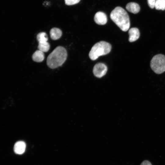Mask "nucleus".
<instances>
[{
	"mask_svg": "<svg viewBox=\"0 0 165 165\" xmlns=\"http://www.w3.org/2000/svg\"><path fill=\"white\" fill-rule=\"evenodd\" d=\"M111 19L122 31H127L129 28L130 22L127 12L122 8L116 7L110 14Z\"/></svg>",
	"mask_w": 165,
	"mask_h": 165,
	"instance_id": "obj_1",
	"label": "nucleus"
},
{
	"mask_svg": "<svg viewBox=\"0 0 165 165\" xmlns=\"http://www.w3.org/2000/svg\"><path fill=\"white\" fill-rule=\"evenodd\" d=\"M67 53L64 48L58 46L55 48L49 55L47 64L50 68L54 69L61 66L65 61Z\"/></svg>",
	"mask_w": 165,
	"mask_h": 165,
	"instance_id": "obj_2",
	"label": "nucleus"
},
{
	"mask_svg": "<svg viewBox=\"0 0 165 165\" xmlns=\"http://www.w3.org/2000/svg\"><path fill=\"white\" fill-rule=\"evenodd\" d=\"M111 48V44L108 42L103 41L98 42L91 49L89 54V57L92 60H95L99 57L108 53Z\"/></svg>",
	"mask_w": 165,
	"mask_h": 165,
	"instance_id": "obj_3",
	"label": "nucleus"
},
{
	"mask_svg": "<svg viewBox=\"0 0 165 165\" xmlns=\"http://www.w3.org/2000/svg\"><path fill=\"white\" fill-rule=\"evenodd\" d=\"M152 70L156 73L160 74L165 71V56L158 54L154 56L150 64Z\"/></svg>",
	"mask_w": 165,
	"mask_h": 165,
	"instance_id": "obj_4",
	"label": "nucleus"
},
{
	"mask_svg": "<svg viewBox=\"0 0 165 165\" xmlns=\"http://www.w3.org/2000/svg\"><path fill=\"white\" fill-rule=\"evenodd\" d=\"M107 71V66L104 64L99 63L96 64L93 69V72L97 77L100 78L105 75Z\"/></svg>",
	"mask_w": 165,
	"mask_h": 165,
	"instance_id": "obj_5",
	"label": "nucleus"
},
{
	"mask_svg": "<svg viewBox=\"0 0 165 165\" xmlns=\"http://www.w3.org/2000/svg\"><path fill=\"white\" fill-rule=\"evenodd\" d=\"M94 20L95 22L98 24H105L107 21V18L105 13L102 12L97 13L94 16Z\"/></svg>",
	"mask_w": 165,
	"mask_h": 165,
	"instance_id": "obj_6",
	"label": "nucleus"
},
{
	"mask_svg": "<svg viewBox=\"0 0 165 165\" xmlns=\"http://www.w3.org/2000/svg\"><path fill=\"white\" fill-rule=\"evenodd\" d=\"M26 147V145L24 142L22 141H18L14 144V151L16 154H22L25 152Z\"/></svg>",
	"mask_w": 165,
	"mask_h": 165,
	"instance_id": "obj_7",
	"label": "nucleus"
},
{
	"mask_svg": "<svg viewBox=\"0 0 165 165\" xmlns=\"http://www.w3.org/2000/svg\"><path fill=\"white\" fill-rule=\"evenodd\" d=\"M129 41L132 42L136 41L139 37L140 33L139 29L136 28H132L129 31Z\"/></svg>",
	"mask_w": 165,
	"mask_h": 165,
	"instance_id": "obj_8",
	"label": "nucleus"
},
{
	"mask_svg": "<svg viewBox=\"0 0 165 165\" xmlns=\"http://www.w3.org/2000/svg\"><path fill=\"white\" fill-rule=\"evenodd\" d=\"M126 7L128 11L134 14L138 13L140 10V7L139 5L134 2L128 3Z\"/></svg>",
	"mask_w": 165,
	"mask_h": 165,
	"instance_id": "obj_9",
	"label": "nucleus"
},
{
	"mask_svg": "<svg viewBox=\"0 0 165 165\" xmlns=\"http://www.w3.org/2000/svg\"><path fill=\"white\" fill-rule=\"evenodd\" d=\"M62 34L61 31L57 28H53L50 31V37L53 40H56L60 38Z\"/></svg>",
	"mask_w": 165,
	"mask_h": 165,
	"instance_id": "obj_10",
	"label": "nucleus"
},
{
	"mask_svg": "<svg viewBox=\"0 0 165 165\" xmlns=\"http://www.w3.org/2000/svg\"><path fill=\"white\" fill-rule=\"evenodd\" d=\"M33 60L36 62H41L44 59L43 52L40 50H37L33 54L32 56Z\"/></svg>",
	"mask_w": 165,
	"mask_h": 165,
	"instance_id": "obj_11",
	"label": "nucleus"
},
{
	"mask_svg": "<svg viewBox=\"0 0 165 165\" xmlns=\"http://www.w3.org/2000/svg\"><path fill=\"white\" fill-rule=\"evenodd\" d=\"M50 48V45L47 42H38V48L39 50L43 52H46L48 51Z\"/></svg>",
	"mask_w": 165,
	"mask_h": 165,
	"instance_id": "obj_12",
	"label": "nucleus"
},
{
	"mask_svg": "<svg viewBox=\"0 0 165 165\" xmlns=\"http://www.w3.org/2000/svg\"><path fill=\"white\" fill-rule=\"evenodd\" d=\"M155 8L157 10L165 9V0H156Z\"/></svg>",
	"mask_w": 165,
	"mask_h": 165,
	"instance_id": "obj_13",
	"label": "nucleus"
},
{
	"mask_svg": "<svg viewBox=\"0 0 165 165\" xmlns=\"http://www.w3.org/2000/svg\"><path fill=\"white\" fill-rule=\"evenodd\" d=\"M37 39L39 42H47L48 37L45 32H41L38 33L37 35Z\"/></svg>",
	"mask_w": 165,
	"mask_h": 165,
	"instance_id": "obj_14",
	"label": "nucleus"
},
{
	"mask_svg": "<svg viewBox=\"0 0 165 165\" xmlns=\"http://www.w3.org/2000/svg\"><path fill=\"white\" fill-rule=\"evenodd\" d=\"M80 0H64L66 4L68 5H72L76 4L80 1Z\"/></svg>",
	"mask_w": 165,
	"mask_h": 165,
	"instance_id": "obj_15",
	"label": "nucleus"
},
{
	"mask_svg": "<svg viewBox=\"0 0 165 165\" xmlns=\"http://www.w3.org/2000/svg\"><path fill=\"white\" fill-rule=\"evenodd\" d=\"M156 0H147L149 6L152 9H153L155 7Z\"/></svg>",
	"mask_w": 165,
	"mask_h": 165,
	"instance_id": "obj_16",
	"label": "nucleus"
},
{
	"mask_svg": "<svg viewBox=\"0 0 165 165\" xmlns=\"http://www.w3.org/2000/svg\"><path fill=\"white\" fill-rule=\"evenodd\" d=\"M140 165H152V164L149 161L145 160L143 161Z\"/></svg>",
	"mask_w": 165,
	"mask_h": 165,
	"instance_id": "obj_17",
	"label": "nucleus"
}]
</instances>
